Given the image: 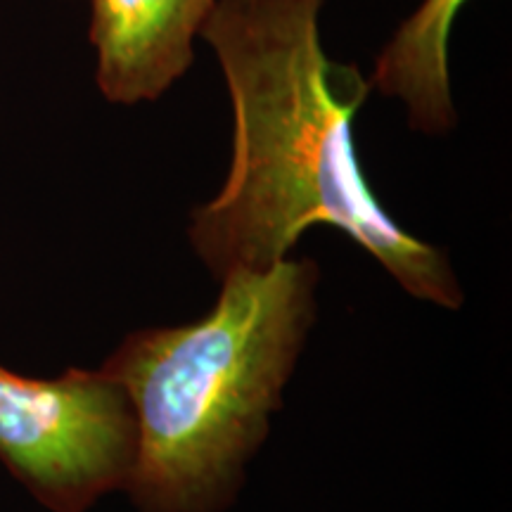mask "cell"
<instances>
[{
    "label": "cell",
    "instance_id": "cell-1",
    "mask_svg": "<svg viewBox=\"0 0 512 512\" xmlns=\"http://www.w3.org/2000/svg\"><path fill=\"white\" fill-rule=\"evenodd\" d=\"M325 0H216L200 38L214 50L233 107L221 190L190 216L188 238L216 280L268 271L313 226L349 235L411 297L456 311L448 254L394 221L358 162L354 124L368 95L358 64L332 60Z\"/></svg>",
    "mask_w": 512,
    "mask_h": 512
},
{
    "label": "cell",
    "instance_id": "cell-2",
    "mask_svg": "<svg viewBox=\"0 0 512 512\" xmlns=\"http://www.w3.org/2000/svg\"><path fill=\"white\" fill-rule=\"evenodd\" d=\"M320 271L287 259L221 278L207 316L126 335L102 363L126 389L138 453L126 494L138 512H226L316 323Z\"/></svg>",
    "mask_w": 512,
    "mask_h": 512
},
{
    "label": "cell",
    "instance_id": "cell-3",
    "mask_svg": "<svg viewBox=\"0 0 512 512\" xmlns=\"http://www.w3.org/2000/svg\"><path fill=\"white\" fill-rule=\"evenodd\" d=\"M136 453V413L107 370L38 380L0 366V463L43 508L88 512L124 491Z\"/></svg>",
    "mask_w": 512,
    "mask_h": 512
},
{
    "label": "cell",
    "instance_id": "cell-4",
    "mask_svg": "<svg viewBox=\"0 0 512 512\" xmlns=\"http://www.w3.org/2000/svg\"><path fill=\"white\" fill-rule=\"evenodd\" d=\"M216 0H91L95 83L112 105L155 102L195 62Z\"/></svg>",
    "mask_w": 512,
    "mask_h": 512
},
{
    "label": "cell",
    "instance_id": "cell-5",
    "mask_svg": "<svg viewBox=\"0 0 512 512\" xmlns=\"http://www.w3.org/2000/svg\"><path fill=\"white\" fill-rule=\"evenodd\" d=\"M467 0H422L384 43L368 81L382 98L399 100L408 124L425 136H446L458 124L448 41Z\"/></svg>",
    "mask_w": 512,
    "mask_h": 512
}]
</instances>
